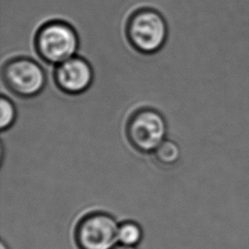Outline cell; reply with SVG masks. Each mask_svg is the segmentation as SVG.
Listing matches in <instances>:
<instances>
[{"mask_svg": "<svg viewBox=\"0 0 249 249\" xmlns=\"http://www.w3.org/2000/svg\"><path fill=\"white\" fill-rule=\"evenodd\" d=\"M1 249H8V248L6 247V245H5L3 242H1Z\"/></svg>", "mask_w": 249, "mask_h": 249, "instance_id": "11", "label": "cell"}, {"mask_svg": "<svg viewBox=\"0 0 249 249\" xmlns=\"http://www.w3.org/2000/svg\"><path fill=\"white\" fill-rule=\"evenodd\" d=\"M0 110H1V118H0L1 130L9 129L16 122L17 108L14 102L4 94L1 96V99H0Z\"/></svg>", "mask_w": 249, "mask_h": 249, "instance_id": "9", "label": "cell"}, {"mask_svg": "<svg viewBox=\"0 0 249 249\" xmlns=\"http://www.w3.org/2000/svg\"><path fill=\"white\" fill-rule=\"evenodd\" d=\"M124 31L131 48L142 54L158 53L164 46L168 34L164 17L151 7L133 11L126 20Z\"/></svg>", "mask_w": 249, "mask_h": 249, "instance_id": "1", "label": "cell"}, {"mask_svg": "<svg viewBox=\"0 0 249 249\" xmlns=\"http://www.w3.org/2000/svg\"><path fill=\"white\" fill-rule=\"evenodd\" d=\"M167 123L164 116L152 107L136 109L125 124V136L130 146L139 153L149 154L165 140Z\"/></svg>", "mask_w": 249, "mask_h": 249, "instance_id": "3", "label": "cell"}, {"mask_svg": "<svg viewBox=\"0 0 249 249\" xmlns=\"http://www.w3.org/2000/svg\"><path fill=\"white\" fill-rule=\"evenodd\" d=\"M2 81L14 95L29 99L39 95L46 87L47 76L44 68L28 56H15L2 66Z\"/></svg>", "mask_w": 249, "mask_h": 249, "instance_id": "4", "label": "cell"}, {"mask_svg": "<svg viewBox=\"0 0 249 249\" xmlns=\"http://www.w3.org/2000/svg\"><path fill=\"white\" fill-rule=\"evenodd\" d=\"M113 249H136L134 246H129V245H124V244H122V245H119V246H116L114 247Z\"/></svg>", "mask_w": 249, "mask_h": 249, "instance_id": "10", "label": "cell"}, {"mask_svg": "<svg viewBox=\"0 0 249 249\" xmlns=\"http://www.w3.org/2000/svg\"><path fill=\"white\" fill-rule=\"evenodd\" d=\"M142 236L140 227L133 222H125L119 228V240L129 246L136 245Z\"/></svg>", "mask_w": 249, "mask_h": 249, "instance_id": "8", "label": "cell"}, {"mask_svg": "<svg viewBox=\"0 0 249 249\" xmlns=\"http://www.w3.org/2000/svg\"><path fill=\"white\" fill-rule=\"evenodd\" d=\"M37 55L46 63L59 64L75 55L79 49V35L69 22L51 19L44 22L34 36Z\"/></svg>", "mask_w": 249, "mask_h": 249, "instance_id": "2", "label": "cell"}, {"mask_svg": "<svg viewBox=\"0 0 249 249\" xmlns=\"http://www.w3.org/2000/svg\"><path fill=\"white\" fill-rule=\"evenodd\" d=\"M93 78V69L90 63L78 55L57 64L53 70V81L56 88L68 95L85 92L91 86Z\"/></svg>", "mask_w": 249, "mask_h": 249, "instance_id": "6", "label": "cell"}, {"mask_svg": "<svg viewBox=\"0 0 249 249\" xmlns=\"http://www.w3.org/2000/svg\"><path fill=\"white\" fill-rule=\"evenodd\" d=\"M119 228L111 215L92 212L77 224L75 240L79 249H113L119 240Z\"/></svg>", "mask_w": 249, "mask_h": 249, "instance_id": "5", "label": "cell"}, {"mask_svg": "<svg viewBox=\"0 0 249 249\" xmlns=\"http://www.w3.org/2000/svg\"><path fill=\"white\" fill-rule=\"evenodd\" d=\"M156 160L162 166H172L180 159L179 146L172 140L165 139L154 152Z\"/></svg>", "mask_w": 249, "mask_h": 249, "instance_id": "7", "label": "cell"}]
</instances>
